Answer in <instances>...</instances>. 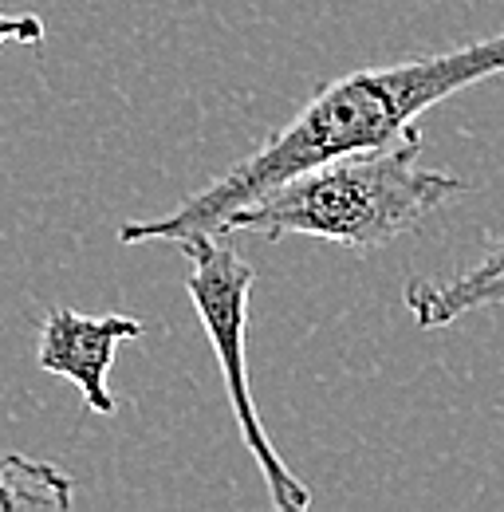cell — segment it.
<instances>
[{"label":"cell","instance_id":"cell-3","mask_svg":"<svg viewBox=\"0 0 504 512\" xmlns=\"http://www.w3.org/2000/svg\"><path fill=\"white\" fill-rule=\"evenodd\" d=\"M182 256L189 260L186 292L201 316V327L209 335V347L217 355L221 379L229 390V406L237 418V430L249 446L252 461L260 465V477L268 485V497L280 512H300L312 505V489L284 465V457L276 453L256 398H252L249 379V355H245V331H249V296H252V272L249 260L225 241V233H197L178 241Z\"/></svg>","mask_w":504,"mask_h":512},{"label":"cell","instance_id":"cell-6","mask_svg":"<svg viewBox=\"0 0 504 512\" xmlns=\"http://www.w3.org/2000/svg\"><path fill=\"white\" fill-rule=\"evenodd\" d=\"M75 481L52 461H36L24 453L0 457V512H67Z\"/></svg>","mask_w":504,"mask_h":512},{"label":"cell","instance_id":"cell-4","mask_svg":"<svg viewBox=\"0 0 504 512\" xmlns=\"http://www.w3.org/2000/svg\"><path fill=\"white\" fill-rule=\"evenodd\" d=\"M146 331V323L134 316H87L75 308H52L40 323L36 339V367L48 375H60L79 386L83 406L99 418L115 414V394L107 386L111 363L119 343H130Z\"/></svg>","mask_w":504,"mask_h":512},{"label":"cell","instance_id":"cell-2","mask_svg":"<svg viewBox=\"0 0 504 512\" xmlns=\"http://www.w3.org/2000/svg\"><path fill=\"white\" fill-rule=\"evenodd\" d=\"M461 193H469L465 178L422 166V130L410 127L386 146L327 158L268 186L233 209L221 233H260L268 241L296 233L347 249H378Z\"/></svg>","mask_w":504,"mask_h":512},{"label":"cell","instance_id":"cell-5","mask_svg":"<svg viewBox=\"0 0 504 512\" xmlns=\"http://www.w3.org/2000/svg\"><path fill=\"white\" fill-rule=\"evenodd\" d=\"M402 304L422 331H438L481 308H504V237H497L469 268L453 276L406 280Z\"/></svg>","mask_w":504,"mask_h":512},{"label":"cell","instance_id":"cell-7","mask_svg":"<svg viewBox=\"0 0 504 512\" xmlns=\"http://www.w3.org/2000/svg\"><path fill=\"white\" fill-rule=\"evenodd\" d=\"M44 40V20L40 16H8L0 12V48L4 44H40Z\"/></svg>","mask_w":504,"mask_h":512},{"label":"cell","instance_id":"cell-1","mask_svg":"<svg viewBox=\"0 0 504 512\" xmlns=\"http://www.w3.org/2000/svg\"><path fill=\"white\" fill-rule=\"evenodd\" d=\"M493 75H504V32L489 40H473L465 48L418 56L386 67H359L327 87H319L312 99L284 123L272 130L252 154L221 170L209 186L189 193L178 209L150 221H126L119 229L123 245L142 241H186L197 233H221V221L249 205L252 197L312 170L327 158L375 150L394 138H402L410 127H418V115L434 103L485 83Z\"/></svg>","mask_w":504,"mask_h":512}]
</instances>
